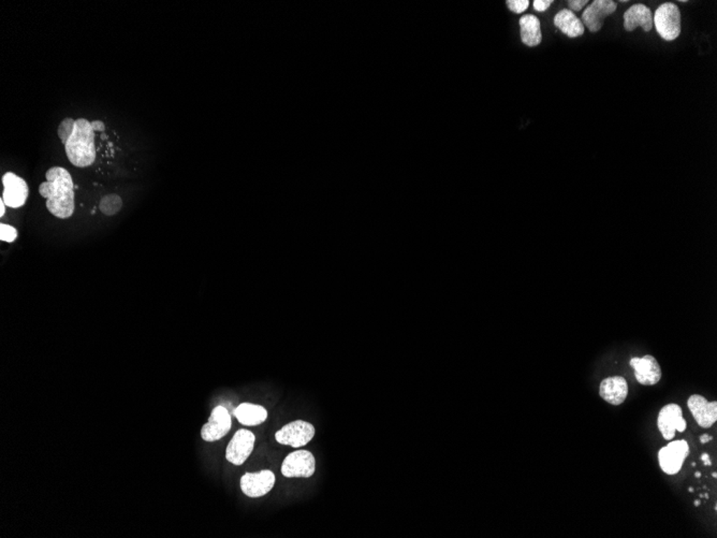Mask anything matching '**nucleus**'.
I'll return each instance as SVG.
<instances>
[{
	"mask_svg": "<svg viewBox=\"0 0 717 538\" xmlns=\"http://www.w3.org/2000/svg\"><path fill=\"white\" fill-rule=\"evenodd\" d=\"M658 35L666 41H674L681 35V12L674 3H665L658 8L653 17Z\"/></svg>",
	"mask_w": 717,
	"mask_h": 538,
	"instance_id": "3",
	"label": "nucleus"
},
{
	"mask_svg": "<svg viewBox=\"0 0 717 538\" xmlns=\"http://www.w3.org/2000/svg\"><path fill=\"white\" fill-rule=\"evenodd\" d=\"M599 395L609 404L618 405L625 402L628 395L627 381L622 376L604 378L600 383Z\"/></svg>",
	"mask_w": 717,
	"mask_h": 538,
	"instance_id": "15",
	"label": "nucleus"
},
{
	"mask_svg": "<svg viewBox=\"0 0 717 538\" xmlns=\"http://www.w3.org/2000/svg\"><path fill=\"white\" fill-rule=\"evenodd\" d=\"M618 5L612 0H595L582 13V23L590 33H597L604 26V21L616 11Z\"/></svg>",
	"mask_w": 717,
	"mask_h": 538,
	"instance_id": "12",
	"label": "nucleus"
},
{
	"mask_svg": "<svg viewBox=\"0 0 717 538\" xmlns=\"http://www.w3.org/2000/svg\"><path fill=\"white\" fill-rule=\"evenodd\" d=\"M701 460L704 461V465H708L709 467V465H712V462H711L710 457H709L708 453H704V455H701Z\"/></svg>",
	"mask_w": 717,
	"mask_h": 538,
	"instance_id": "28",
	"label": "nucleus"
},
{
	"mask_svg": "<svg viewBox=\"0 0 717 538\" xmlns=\"http://www.w3.org/2000/svg\"><path fill=\"white\" fill-rule=\"evenodd\" d=\"M6 206H6L3 199H0V218H3V216H5Z\"/></svg>",
	"mask_w": 717,
	"mask_h": 538,
	"instance_id": "26",
	"label": "nucleus"
},
{
	"mask_svg": "<svg viewBox=\"0 0 717 538\" xmlns=\"http://www.w3.org/2000/svg\"><path fill=\"white\" fill-rule=\"evenodd\" d=\"M688 491H690V492H694V488H692V487H690V488H688Z\"/></svg>",
	"mask_w": 717,
	"mask_h": 538,
	"instance_id": "31",
	"label": "nucleus"
},
{
	"mask_svg": "<svg viewBox=\"0 0 717 538\" xmlns=\"http://www.w3.org/2000/svg\"><path fill=\"white\" fill-rule=\"evenodd\" d=\"M692 465H693V467H696V465H696V463H695V462H693V463H692Z\"/></svg>",
	"mask_w": 717,
	"mask_h": 538,
	"instance_id": "33",
	"label": "nucleus"
},
{
	"mask_svg": "<svg viewBox=\"0 0 717 538\" xmlns=\"http://www.w3.org/2000/svg\"><path fill=\"white\" fill-rule=\"evenodd\" d=\"M700 504H701V502L699 501V500H697V501L694 502V505L696 506V507H698V506L700 505Z\"/></svg>",
	"mask_w": 717,
	"mask_h": 538,
	"instance_id": "29",
	"label": "nucleus"
},
{
	"mask_svg": "<svg viewBox=\"0 0 717 538\" xmlns=\"http://www.w3.org/2000/svg\"><path fill=\"white\" fill-rule=\"evenodd\" d=\"M234 416L243 425L253 427V425H259L264 423L268 418V411L260 405L243 403L236 407L234 411Z\"/></svg>",
	"mask_w": 717,
	"mask_h": 538,
	"instance_id": "18",
	"label": "nucleus"
},
{
	"mask_svg": "<svg viewBox=\"0 0 717 538\" xmlns=\"http://www.w3.org/2000/svg\"><path fill=\"white\" fill-rule=\"evenodd\" d=\"M39 194L46 199V208L55 218L67 220L74 212V184L71 174L62 167L50 168Z\"/></svg>",
	"mask_w": 717,
	"mask_h": 538,
	"instance_id": "2",
	"label": "nucleus"
},
{
	"mask_svg": "<svg viewBox=\"0 0 717 538\" xmlns=\"http://www.w3.org/2000/svg\"><path fill=\"white\" fill-rule=\"evenodd\" d=\"M506 3H507V7L509 8L510 11L514 12V13H522L530 6L528 0H507Z\"/></svg>",
	"mask_w": 717,
	"mask_h": 538,
	"instance_id": "22",
	"label": "nucleus"
},
{
	"mask_svg": "<svg viewBox=\"0 0 717 538\" xmlns=\"http://www.w3.org/2000/svg\"><path fill=\"white\" fill-rule=\"evenodd\" d=\"M551 3H553V0H535L534 1V9L538 12H544L549 9Z\"/></svg>",
	"mask_w": 717,
	"mask_h": 538,
	"instance_id": "24",
	"label": "nucleus"
},
{
	"mask_svg": "<svg viewBox=\"0 0 717 538\" xmlns=\"http://www.w3.org/2000/svg\"><path fill=\"white\" fill-rule=\"evenodd\" d=\"M688 406L701 427L708 429L712 427L717 420V402H709L702 395H690L688 401Z\"/></svg>",
	"mask_w": 717,
	"mask_h": 538,
	"instance_id": "14",
	"label": "nucleus"
},
{
	"mask_svg": "<svg viewBox=\"0 0 717 538\" xmlns=\"http://www.w3.org/2000/svg\"><path fill=\"white\" fill-rule=\"evenodd\" d=\"M554 25L569 38H578L583 35L584 28L581 20L578 19L574 12L568 9L562 10L554 17Z\"/></svg>",
	"mask_w": 717,
	"mask_h": 538,
	"instance_id": "17",
	"label": "nucleus"
},
{
	"mask_svg": "<svg viewBox=\"0 0 717 538\" xmlns=\"http://www.w3.org/2000/svg\"><path fill=\"white\" fill-rule=\"evenodd\" d=\"M658 427L666 441H672L676 432H684L686 420L683 418L682 409L678 404H668L660 409L658 417Z\"/></svg>",
	"mask_w": 717,
	"mask_h": 538,
	"instance_id": "7",
	"label": "nucleus"
},
{
	"mask_svg": "<svg viewBox=\"0 0 717 538\" xmlns=\"http://www.w3.org/2000/svg\"><path fill=\"white\" fill-rule=\"evenodd\" d=\"M695 476H696L697 479H700V477H701L700 472H696V474H695Z\"/></svg>",
	"mask_w": 717,
	"mask_h": 538,
	"instance_id": "30",
	"label": "nucleus"
},
{
	"mask_svg": "<svg viewBox=\"0 0 717 538\" xmlns=\"http://www.w3.org/2000/svg\"><path fill=\"white\" fill-rule=\"evenodd\" d=\"M255 441L256 437L254 433L244 429L239 430L227 447V460L232 465H242L252 455Z\"/></svg>",
	"mask_w": 717,
	"mask_h": 538,
	"instance_id": "8",
	"label": "nucleus"
},
{
	"mask_svg": "<svg viewBox=\"0 0 717 538\" xmlns=\"http://www.w3.org/2000/svg\"><path fill=\"white\" fill-rule=\"evenodd\" d=\"M588 3V0H569L568 7H569L570 11L578 12L581 11Z\"/></svg>",
	"mask_w": 717,
	"mask_h": 538,
	"instance_id": "23",
	"label": "nucleus"
},
{
	"mask_svg": "<svg viewBox=\"0 0 717 538\" xmlns=\"http://www.w3.org/2000/svg\"><path fill=\"white\" fill-rule=\"evenodd\" d=\"M642 27V29L648 33L653 27V14L651 9L644 3H637L632 6L627 11L624 13V28L627 31H634L637 27Z\"/></svg>",
	"mask_w": 717,
	"mask_h": 538,
	"instance_id": "16",
	"label": "nucleus"
},
{
	"mask_svg": "<svg viewBox=\"0 0 717 538\" xmlns=\"http://www.w3.org/2000/svg\"><path fill=\"white\" fill-rule=\"evenodd\" d=\"M316 471L314 455L307 451H297L287 455L282 465V474L285 477H303L309 479Z\"/></svg>",
	"mask_w": 717,
	"mask_h": 538,
	"instance_id": "6",
	"label": "nucleus"
},
{
	"mask_svg": "<svg viewBox=\"0 0 717 538\" xmlns=\"http://www.w3.org/2000/svg\"><path fill=\"white\" fill-rule=\"evenodd\" d=\"M275 485V475L270 469L258 473H246L241 479V489L249 497H260L268 495Z\"/></svg>",
	"mask_w": 717,
	"mask_h": 538,
	"instance_id": "10",
	"label": "nucleus"
},
{
	"mask_svg": "<svg viewBox=\"0 0 717 538\" xmlns=\"http://www.w3.org/2000/svg\"><path fill=\"white\" fill-rule=\"evenodd\" d=\"M231 429V417L228 409L217 406L213 409L208 423L201 430V437L206 441H216L228 434Z\"/></svg>",
	"mask_w": 717,
	"mask_h": 538,
	"instance_id": "11",
	"label": "nucleus"
},
{
	"mask_svg": "<svg viewBox=\"0 0 717 538\" xmlns=\"http://www.w3.org/2000/svg\"><path fill=\"white\" fill-rule=\"evenodd\" d=\"M92 125L95 132H104L106 130V125H104V122H101V120H94V122H92Z\"/></svg>",
	"mask_w": 717,
	"mask_h": 538,
	"instance_id": "25",
	"label": "nucleus"
},
{
	"mask_svg": "<svg viewBox=\"0 0 717 538\" xmlns=\"http://www.w3.org/2000/svg\"><path fill=\"white\" fill-rule=\"evenodd\" d=\"M69 162L78 168H87L96 160L95 130L86 118H65L57 128Z\"/></svg>",
	"mask_w": 717,
	"mask_h": 538,
	"instance_id": "1",
	"label": "nucleus"
},
{
	"mask_svg": "<svg viewBox=\"0 0 717 538\" xmlns=\"http://www.w3.org/2000/svg\"><path fill=\"white\" fill-rule=\"evenodd\" d=\"M122 208V200L118 194H110L101 198L99 208L106 216H113Z\"/></svg>",
	"mask_w": 717,
	"mask_h": 538,
	"instance_id": "20",
	"label": "nucleus"
},
{
	"mask_svg": "<svg viewBox=\"0 0 717 538\" xmlns=\"http://www.w3.org/2000/svg\"><path fill=\"white\" fill-rule=\"evenodd\" d=\"M699 439H700V443L701 444H707V443H709V441H712L713 437H711V435H709V434H704V435H701V437H699Z\"/></svg>",
	"mask_w": 717,
	"mask_h": 538,
	"instance_id": "27",
	"label": "nucleus"
},
{
	"mask_svg": "<svg viewBox=\"0 0 717 538\" xmlns=\"http://www.w3.org/2000/svg\"><path fill=\"white\" fill-rule=\"evenodd\" d=\"M521 39L527 47H537L541 43L542 34L540 21L533 14H525L520 19Z\"/></svg>",
	"mask_w": 717,
	"mask_h": 538,
	"instance_id": "19",
	"label": "nucleus"
},
{
	"mask_svg": "<svg viewBox=\"0 0 717 538\" xmlns=\"http://www.w3.org/2000/svg\"><path fill=\"white\" fill-rule=\"evenodd\" d=\"M314 425L306 421L297 420L283 427L275 433V439L282 445H288L293 448H300L314 439Z\"/></svg>",
	"mask_w": 717,
	"mask_h": 538,
	"instance_id": "4",
	"label": "nucleus"
},
{
	"mask_svg": "<svg viewBox=\"0 0 717 538\" xmlns=\"http://www.w3.org/2000/svg\"><path fill=\"white\" fill-rule=\"evenodd\" d=\"M3 201L8 208H17L23 206L27 201L29 188L24 178H20L13 172H7L3 176Z\"/></svg>",
	"mask_w": 717,
	"mask_h": 538,
	"instance_id": "9",
	"label": "nucleus"
},
{
	"mask_svg": "<svg viewBox=\"0 0 717 538\" xmlns=\"http://www.w3.org/2000/svg\"><path fill=\"white\" fill-rule=\"evenodd\" d=\"M690 455V446L685 439L670 441L658 453L660 469L668 475H676L682 469L685 459Z\"/></svg>",
	"mask_w": 717,
	"mask_h": 538,
	"instance_id": "5",
	"label": "nucleus"
},
{
	"mask_svg": "<svg viewBox=\"0 0 717 538\" xmlns=\"http://www.w3.org/2000/svg\"><path fill=\"white\" fill-rule=\"evenodd\" d=\"M19 232L17 228L7 224L0 225V240L3 242L12 243L17 240Z\"/></svg>",
	"mask_w": 717,
	"mask_h": 538,
	"instance_id": "21",
	"label": "nucleus"
},
{
	"mask_svg": "<svg viewBox=\"0 0 717 538\" xmlns=\"http://www.w3.org/2000/svg\"><path fill=\"white\" fill-rule=\"evenodd\" d=\"M712 476H713V477H714V479H716V477H717V474H716V473H713V474H712Z\"/></svg>",
	"mask_w": 717,
	"mask_h": 538,
	"instance_id": "32",
	"label": "nucleus"
},
{
	"mask_svg": "<svg viewBox=\"0 0 717 538\" xmlns=\"http://www.w3.org/2000/svg\"><path fill=\"white\" fill-rule=\"evenodd\" d=\"M630 364L634 369L638 383L644 386H654L662 378L660 363L651 355H646L644 358L634 357L630 359Z\"/></svg>",
	"mask_w": 717,
	"mask_h": 538,
	"instance_id": "13",
	"label": "nucleus"
}]
</instances>
